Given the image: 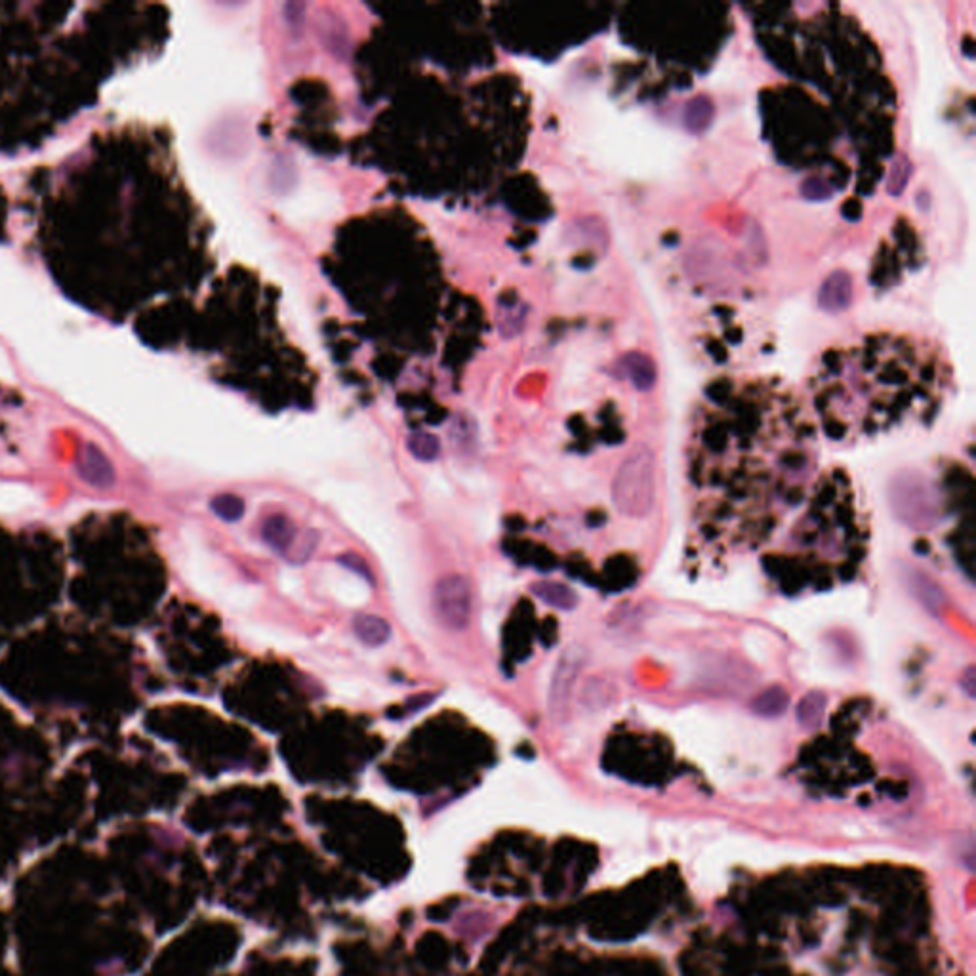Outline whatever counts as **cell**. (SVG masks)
<instances>
[{"instance_id": "1", "label": "cell", "mask_w": 976, "mask_h": 976, "mask_svg": "<svg viewBox=\"0 0 976 976\" xmlns=\"http://www.w3.org/2000/svg\"><path fill=\"white\" fill-rule=\"evenodd\" d=\"M812 434L784 395L747 390L703 406L689 446L692 517L700 536L752 548L810 492Z\"/></svg>"}, {"instance_id": "2", "label": "cell", "mask_w": 976, "mask_h": 976, "mask_svg": "<svg viewBox=\"0 0 976 976\" xmlns=\"http://www.w3.org/2000/svg\"><path fill=\"white\" fill-rule=\"evenodd\" d=\"M847 349L819 376L816 402L831 439L870 437L887 431L917 408V357L900 346Z\"/></svg>"}, {"instance_id": "3", "label": "cell", "mask_w": 976, "mask_h": 976, "mask_svg": "<svg viewBox=\"0 0 976 976\" xmlns=\"http://www.w3.org/2000/svg\"><path fill=\"white\" fill-rule=\"evenodd\" d=\"M612 502L631 519L652 513L656 502V460L650 448H635L618 467L612 483Z\"/></svg>"}, {"instance_id": "4", "label": "cell", "mask_w": 976, "mask_h": 976, "mask_svg": "<svg viewBox=\"0 0 976 976\" xmlns=\"http://www.w3.org/2000/svg\"><path fill=\"white\" fill-rule=\"evenodd\" d=\"M891 506L898 520L910 529H930L938 513V498L927 477L902 471L891 481Z\"/></svg>"}, {"instance_id": "5", "label": "cell", "mask_w": 976, "mask_h": 976, "mask_svg": "<svg viewBox=\"0 0 976 976\" xmlns=\"http://www.w3.org/2000/svg\"><path fill=\"white\" fill-rule=\"evenodd\" d=\"M431 603L443 627L450 631H464L467 627L471 618V587L464 576H443L434 587Z\"/></svg>"}, {"instance_id": "6", "label": "cell", "mask_w": 976, "mask_h": 976, "mask_svg": "<svg viewBox=\"0 0 976 976\" xmlns=\"http://www.w3.org/2000/svg\"><path fill=\"white\" fill-rule=\"evenodd\" d=\"M582 668V654L578 649L564 650L555 666L550 687V713L555 723H564L571 708V696L576 677Z\"/></svg>"}, {"instance_id": "7", "label": "cell", "mask_w": 976, "mask_h": 976, "mask_svg": "<svg viewBox=\"0 0 976 976\" xmlns=\"http://www.w3.org/2000/svg\"><path fill=\"white\" fill-rule=\"evenodd\" d=\"M853 279L843 269L831 271L819 290V306L826 313H842L853 302Z\"/></svg>"}, {"instance_id": "8", "label": "cell", "mask_w": 976, "mask_h": 976, "mask_svg": "<svg viewBox=\"0 0 976 976\" xmlns=\"http://www.w3.org/2000/svg\"><path fill=\"white\" fill-rule=\"evenodd\" d=\"M618 367L635 390L650 391L654 388L656 378H658V369L650 355L643 351H629L622 355Z\"/></svg>"}, {"instance_id": "9", "label": "cell", "mask_w": 976, "mask_h": 976, "mask_svg": "<svg viewBox=\"0 0 976 976\" xmlns=\"http://www.w3.org/2000/svg\"><path fill=\"white\" fill-rule=\"evenodd\" d=\"M262 538L273 552L288 555L294 540H296V527L284 515H271L262 527Z\"/></svg>"}, {"instance_id": "10", "label": "cell", "mask_w": 976, "mask_h": 976, "mask_svg": "<svg viewBox=\"0 0 976 976\" xmlns=\"http://www.w3.org/2000/svg\"><path fill=\"white\" fill-rule=\"evenodd\" d=\"M355 638L367 647H381L391 638V626L374 615H359L353 618Z\"/></svg>"}, {"instance_id": "11", "label": "cell", "mask_w": 976, "mask_h": 976, "mask_svg": "<svg viewBox=\"0 0 976 976\" xmlns=\"http://www.w3.org/2000/svg\"><path fill=\"white\" fill-rule=\"evenodd\" d=\"M906 585L910 589L912 595L928 610L937 612L944 605V594L938 589V585L925 576L917 569H907L906 574Z\"/></svg>"}, {"instance_id": "12", "label": "cell", "mask_w": 976, "mask_h": 976, "mask_svg": "<svg viewBox=\"0 0 976 976\" xmlns=\"http://www.w3.org/2000/svg\"><path fill=\"white\" fill-rule=\"evenodd\" d=\"M715 117V103L710 96L698 94L687 102L683 107V124L692 134H702L708 130Z\"/></svg>"}, {"instance_id": "13", "label": "cell", "mask_w": 976, "mask_h": 976, "mask_svg": "<svg viewBox=\"0 0 976 976\" xmlns=\"http://www.w3.org/2000/svg\"><path fill=\"white\" fill-rule=\"evenodd\" d=\"M788 706H789V694L780 685H773V687L765 689L750 703L752 713H756L757 717H763V719H777V717L784 715Z\"/></svg>"}, {"instance_id": "14", "label": "cell", "mask_w": 976, "mask_h": 976, "mask_svg": "<svg viewBox=\"0 0 976 976\" xmlns=\"http://www.w3.org/2000/svg\"><path fill=\"white\" fill-rule=\"evenodd\" d=\"M826 706H828L826 692L812 691V692L805 694L801 698V702L798 703V712H796L798 723L809 733L819 731L820 724H822V719H824Z\"/></svg>"}, {"instance_id": "15", "label": "cell", "mask_w": 976, "mask_h": 976, "mask_svg": "<svg viewBox=\"0 0 976 976\" xmlns=\"http://www.w3.org/2000/svg\"><path fill=\"white\" fill-rule=\"evenodd\" d=\"M532 594L557 610H574L578 605V595L559 582H536L532 584Z\"/></svg>"}, {"instance_id": "16", "label": "cell", "mask_w": 976, "mask_h": 976, "mask_svg": "<svg viewBox=\"0 0 976 976\" xmlns=\"http://www.w3.org/2000/svg\"><path fill=\"white\" fill-rule=\"evenodd\" d=\"M912 172H914V165L910 161V156L900 153L895 163L891 166V172H889V179H887V191L889 195L893 197H898L904 193L907 181H910L912 177Z\"/></svg>"}, {"instance_id": "17", "label": "cell", "mask_w": 976, "mask_h": 976, "mask_svg": "<svg viewBox=\"0 0 976 976\" xmlns=\"http://www.w3.org/2000/svg\"><path fill=\"white\" fill-rule=\"evenodd\" d=\"M212 511L227 523H237L246 513V504L241 496L220 494L212 500Z\"/></svg>"}, {"instance_id": "18", "label": "cell", "mask_w": 976, "mask_h": 976, "mask_svg": "<svg viewBox=\"0 0 976 976\" xmlns=\"http://www.w3.org/2000/svg\"><path fill=\"white\" fill-rule=\"evenodd\" d=\"M406 446L408 450H411L413 456L422 462H434L439 456V450H441L439 439L429 434H416L413 437H408Z\"/></svg>"}, {"instance_id": "19", "label": "cell", "mask_w": 976, "mask_h": 976, "mask_svg": "<svg viewBox=\"0 0 976 976\" xmlns=\"http://www.w3.org/2000/svg\"><path fill=\"white\" fill-rule=\"evenodd\" d=\"M803 198L807 200H828L831 195H833V189L826 184V181L822 177H807L801 188H799Z\"/></svg>"}, {"instance_id": "20", "label": "cell", "mask_w": 976, "mask_h": 976, "mask_svg": "<svg viewBox=\"0 0 976 976\" xmlns=\"http://www.w3.org/2000/svg\"><path fill=\"white\" fill-rule=\"evenodd\" d=\"M961 689L965 691V694L969 698H974V694H976V671H974V666H969L965 670V673L961 675Z\"/></svg>"}]
</instances>
